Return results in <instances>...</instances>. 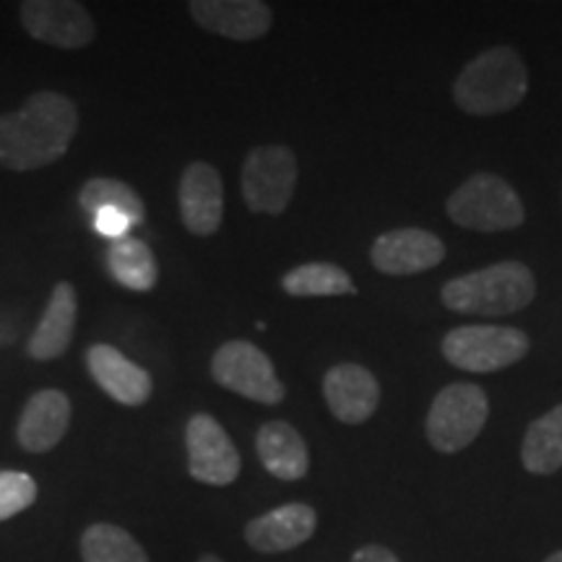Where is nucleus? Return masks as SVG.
I'll use <instances>...</instances> for the list:
<instances>
[{
    "mask_svg": "<svg viewBox=\"0 0 562 562\" xmlns=\"http://www.w3.org/2000/svg\"><path fill=\"white\" fill-rule=\"evenodd\" d=\"M79 131V110L58 91H34L16 112L0 115V167L40 170L68 151Z\"/></svg>",
    "mask_w": 562,
    "mask_h": 562,
    "instance_id": "f257e3e1",
    "label": "nucleus"
},
{
    "mask_svg": "<svg viewBox=\"0 0 562 562\" xmlns=\"http://www.w3.org/2000/svg\"><path fill=\"white\" fill-rule=\"evenodd\" d=\"M529 76L521 55L510 47H492L474 58L456 79V104L469 115H501L526 97Z\"/></svg>",
    "mask_w": 562,
    "mask_h": 562,
    "instance_id": "f03ea898",
    "label": "nucleus"
},
{
    "mask_svg": "<svg viewBox=\"0 0 562 562\" xmlns=\"http://www.w3.org/2000/svg\"><path fill=\"white\" fill-rule=\"evenodd\" d=\"M533 294V273L518 261L487 266L442 286V302L448 311L467 315H510L524 311Z\"/></svg>",
    "mask_w": 562,
    "mask_h": 562,
    "instance_id": "7ed1b4c3",
    "label": "nucleus"
},
{
    "mask_svg": "<svg viewBox=\"0 0 562 562\" xmlns=\"http://www.w3.org/2000/svg\"><path fill=\"white\" fill-rule=\"evenodd\" d=\"M490 404L487 393L474 383L446 385L427 414V440L435 451L459 453L480 438L487 422Z\"/></svg>",
    "mask_w": 562,
    "mask_h": 562,
    "instance_id": "20e7f679",
    "label": "nucleus"
},
{
    "mask_svg": "<svg viewBox=\"0 0 562 562\" xmlns=\"http://www.w3.org/2000/svg\"><path fill=\"white\" fill-rule=\"evenodd\" d=\"M448 216L467 229L503 232L521 227L524 203L503 178L480 172L448 199Z\"/></svg>",
    "mask_w": 562,
    "mask_h": 562,
    "instance_id": "39448f33",
    "label": "nucleus"
},
{
    "mask_svg": "<svg viewBox=\"0 0 562 562\" xmlns=\"http://www.w3.org/2000/svg\"><path fill=\"white\" fill-rule=\"evenodd\" d=\"M529 351V336L505 326H463L442 339V355L456 368L469 372H495L510 368Z\"/></svg>",
    "mask_w": 562,
    "mask_h": 562,
    "instance_id": "423d86ee",
    "label": "nucleus"
},
{
    "mask_svg": "<svg viewBox=\"0 0 562 562\" xmlns=\"http://www.w3.org/2000/svg\"><path fill=\"white\" fill-rule=\"evenodd\" d=\"M211 375L222 389L240 393L250 402L273 406L286 396L284 383L277 378V370L266 351L250 341H227L216 349L211 360Z\"/></svg>",
    "mask_w": 562,
    "mask_h": 562,
    "instance_id": "0eeeda50",
    "label": "nucleus"
},
{
    "mask_svg": "<svg viewBox=\"0 0 562 562\" xmlns=\"http://www.w3.org/2000/svg\"><path fill=\"white\" fill-rule=\"evenodd\" d=\"M297 159L286 146H258L245 157L243 199L252 214L279 216L290 206Z\"/></svg>",
    "mask_w": 562,
    "mask_h": 562,
    "instance_id": "6e6552de",
    "label": "nucleus"
},
{
    "mask_svg": "<svg viewBox=\"0 0 562 562\" xmlns=\"http://www.w3.org/2000/svg\"><path fill=\"white\" fill-rule=\"evenodd\" d=\"M186 446L193 480L211 487H227L240 474V453L227 430L211 414H193L186 427Z\"/></svg>",
    "mask_w": 562,
    "mask_h": 562,
    "instance_id": "1a4fd4ad",
    "label": "nucleus"
},
{
    "mask_svg": "<svg viewBox=\"0 0 562 562\" xmlns=\"http://www.w3.org/2000/svg\"><path fill=\"white\" fill-rule=\"evenodd\" d=\"M19 11L32 40L60 50H81L97 37L89 11L74 0H26Z\"/></svg>",
    "mask_w": 562,
    "mask_h": 562,
    "instance_id": "9d476101",
    "label": "nucleus"
},
{
    "mask_svg": "<svg viewBox=\"0 0 562 562\" xmlns=\"http://www.w3.org/2000/svg\"><path fill=\"white\" fill-rule=\"evenodd\" d=\"M370 258L378 271L391 273V277H409V273L435 269L446 258V248L432 232L404 227L378 237L372 243Z\"/></svg>",
    "mask_w": 562,
    "mask_h": 562,
    "instance_id": "9b49d317",
    "label": "nucleus"
},
{
    "mask_svg": "<svg viewBox=\"0 0 562 562\" xmlns=\"http://www.w3.org/2000/svg\"><path fill=\"white\" fill-rule=\"evenodd\" d=\"M323 396L328 409L344 425H362L381 404V385L368 368L355 362L336 364L323 378Z\"/></svg>",
    "mask_w": 562,
    "mask_h": 562,
    "instance_id": "f8f14e48",
    "label": "nucleus"
},
{
    "mask_svg": "<svg viewBox=\"0 0 562 562\" xmlns=\"http://www.w3.org/2000/svg\"><path fill=\"white\" fill-rule=\"evenodd\" d=\"M182 224L199 237H209L220 229L224 216V186L220 172L206 161L186 167L178 188Z\"/></svg>",
    "mask_w": 562,
    "mask_h": 562,
    "instance_id": "ddd939ff",
    "label": "nucleus"
},
{
    "mask_svg": "<svg viewBox=\"0 0 562 562\" xmlns=\"http://www.w3.org/2000/svg\"><path fill=\"white\" fill-rule=\"evenodd\" d=\"M193 21L220 37L248 42L271 30V9L261 0H193L188 5Z\"/></svg>",
    "mask_w": 562,
    "mask_h": 562,
    "instance_id": "4468645a",
    "label": "nucleus"
},
{
    "mask_svg": "<svg viewBox=\"0 0 562 562\" xmlns=\"http://www.w3.org/2000/svg\"><path fill=\"white\" fill-rule=\"evenodd\" d=\"M315 526H318V516L311 505L290 503L252 518L245 526V539L256 552L279 554L305 544L315 533Z\"/></svg>",
    "mask_w": 562,
    "mask_h": 562,
    "instance_id": "2eb2a0df",
    "label": "nucleus"
},
{
    "mask_svg": "<svg viewBox=\"0 0 562 562\" xmlns=\"http://www.w3.org/2000/svg\"><path fill=\"white\" fill-rule=\"evenodd\" d=\"M91 378L100 389L123 406H140L151 396V375L140 364L131 362L110 344H94L87 351Z\"/></svg>",
    "mask_w": 562,
    "mask_h": 562,
    "instance_id": "dca6fc26",
    "label": "nucleus"
},
{
    "mask_svg": "<svg viewBox=\"0 0 562 562\" xmlns=\"http://www.w3.org/2000/svg\"><path fill=\"white\" fill-rule=\"evenodd\" d=\"M70 425V402L63 391H37L19 417L16 440L24 451L47 453L66 438Z\"/></svg>",
    "mask_w": 562,
    "mask_h": 562,
    "instance_id": "f3484780",
    "label": "nucleus"
},
{
    "mask_svg": "<svg viewBox=\"0 0 562 562\" xmlns=\"http://www.w3.org/2000/svg\"><path fill=\"white\" fill-rule=\"evenodd\" d=\"M76 315H79L76 290L68 281H58L40 326L34 328L30 341H26V355L37 362H50L66 355L70 341H74Z\"/></svg>",
    "mask_w": 562,
    "mask_h": 562,
    "instance_id": "a211bd4d",
    "label": "nucleus"
},
{
    "mask_svg": "<svg viewBox=\"0 0 562 562\" xmlns=\"http://www.w3.org/2000/svg\"><path fill=\"white\" fill-rule=\"evenodd\" d=\"M258 459L277 480L297 482L311 469V456H307V446L302 435L294 430L290 422H266L258 430L256 438Z\"/></svg>",
    "mask_w": 562,
    "mask_h": 562,
    "instance_id": "6ab92c4d",
    "label": "nucleus"
},
{
    "mask_svg": "<svg viewBox=\"0 0 562 562\" xmlns=\"http://www.w3.org/2000/svg\"><path fill=\"white\" fill-rule=\"evenodd\" d=\"M108 269L117 284L133 292H149L159 279V266L151 248L131 235L110 243Z\"/></svg>",
    "mask_w": 562,
    "mask_h": 562,
    "instance_id": "aec40b11",
    "label": "nucleus"
},
{
    "mask_svg": "<svg viewBox=\"0 0 562 562\" xmlns=\"http://www.w3.org/2000/svg\"><path fill=\"white\" fill-rule=\"evenodd\" d=\"M521 461L531 474H554L562 469V404L544 417L533 419L526 430Z\"/></svg>",
    "mask_w": 562,
    "mask_h": 562,
    "instance_id": "412c9836",
    "label": "nucleus"
},
{
    "mask_svg": "<svg viewBox=\"0 0 562 562\" xmlns=\"http://www.w3.org/2000/svg\"><path fill=\"white\" fill-rule=\"evenodd\" d=\"M79 203H81V209L91 216H97L104 209L121 211L123 216H128L133 227H136V224H144V220H146L144 199H140V195L133 191L131 186H125L123 180L91 178L87 186L81 188Z\"/></svg>",
    "mask_w": 562,
    "mask_h": 562,
    "instance_id": "4be33fe9",
    "label": "nucleus"
},
{
    "mask_svg": "<svg viewBox=\"0 0 562 562\" xmlns=\"http://www.w3.org/2000/svg\"><path fill=\"white\" fill-rule=\"evenodd\" d=\"M83 562H149L136 539L121 526L94 524L81 537Z\"/></svg>",
    "mask_w": 562,
    "mask_h": 562,
    "instance_id": "5701e85b",
    "label": "nucleus"
},
{
    "mask_svg": "<svg viewBox=\"0 0 562 562\" xmlns=\"http://www.w3.org/2000/svg\"><path fill=\"white\" fill-rule=\"evenodd\" d=\"M281 286L292 297H336V294L355 292L349 273L334 263L297 266V269L284 273Z\"/></svg>",
    "mask_w": 562,
    "mask_h": 562,
    "instance_id": "b1692460",
    "label": "nucleus"
},
{
    "mask_svg": "<svg viewBox=\"0 0 562 562\" xmlns=\"http://www.w3.org/2000/svg\"><path fill=\"white\" fill-rule=\"evenodd\" d=\"M37 501V482L24 472H0V521L19 516Z\"/></svg>",
    "mask_w": 562,
    "mask_h": 562,
    "instance_id": "393cba45",
    "label": "nucleus"
},
{
    "mask_svg": "<svg viewBox=\"0 0 562 562\" xmlns=\"http://www.w3.org/2000/svg\"><path fill=\"white\" fill-rule=\"evenodd\" d=\"M94 227L100 235L110 237V240H121V237H128V229L133 227L128 216H123L121 211L104 209L94 216Z\"/></svg>",
    "mask_w": 562,
    "mask_h": 562,
    "instance_id": "a878e982",
    "label": "nucleus"
},
{
    "mask_svg": "<svg viewBox=\"0 0 562 562\" xmlns=\"http://www.w3.org/2000/svg\"><path fill=\"white\" fill-rule=\"evenodd\" d=\"M351 562H402V560L381 544H368V547H360V550L351 554Z\"/></svg>",
    "mask_w": 562,
    "mask_h": 562,
    "instance_id": "bb28decb",
    "label": "nucleus"
},
{
    "mask_svg": "<svg viewBox=\"0 0 562 562\" xmlns=\"http://www.w3.org/2000/svg\"><path fill=\"white\" fill-rule=\"evenodd\" d=\"M199 562H224L222 558H216V554H203Z\"/></svg>",
    "mask_w": 562,
    "mask_h": 562,
    "instance_id": "cd10ccee",
    "label": "nucleus"
},
{
    "mask_svg": "<svg viewBox=\"0 0 562 562\" xmlns=\"http://www.w3.org/2000/svg\"><path fill=\"white\" fill-rule=\"evenodd\" d=\"M544 562H562V550H560V552H552L550 558H547Z\"/></svg>",
    "mask_w": 562,
    "mask_h": 562,
    "instance_id": "c85d7f7f",
    "label": "nucleus"
}]
</instances>
